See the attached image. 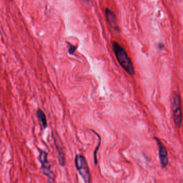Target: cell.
Wrapping results in <instances>:
<instances>
[{"mask_svg":"<svg viewBox=\"0 0 183 183\" xmlns=\"http://www.w3.org/2000/svg\"><path fill=\"white\" fill-rule=\"evenodd\" d=\"M37 117L39 121L42 124V125L44 128H46L47 127V122L46 119V115L42 110L39 109L37 111Z\"/></svg>","mask_w":183,"mask_h":183,"instance_id":"obj_7","label":"cell"},{"mask_svg":"<svg viewBox=\"0 0 183 183\" xmlns=\"http://www.w3.org/2000/svg\"><path fill=\"white\" fill-rule=\"evenodd\" d=\"M105 14L106 17V20L110 26L114 29L115 31L117 32H120V29L118 25L117 21L116 19V16L115 14L109 8H106L105 11Z\"/></svg>","mask_w":183,"mask_h":183,"instance_id":"obj_6","label":"cell"},{"mask_svg":"<svg viewBox=\"0 0 183 183\" xmlns=\"http://www.w3.org/2000/svg\"><path fill=\"white\" fill-rule=\"evenodd\" d=\"M48 154L44 150H40L39 161L41 164V168L44 175L46 176L48 179V182H52L53 178V173L52 171L51 166L47 159Z\"/></svg>","mask_w":183,"mask_h":183,"instance_id":"obj_4","label":"cell"},{"mask_svg":"<svg viewBox=\"0 0 183 183\" xmlns=\"http://www.w3.org/2000/svg\"><path fill=\"white\" fill-rule=\"evenodd\" d=\"M92 132H94V133H95L97 135V136L98 137H99V143H98V144L97 147H96V148L95 149V150L94 151V162L95 163L96 165L97 164V151L99 149V148L100 146V144H101V138H100V136H99V134L98 133H97L96 132H95L94 131H92Z\"/></svg>","mask_w":183,"mask_h":183,"instance_id":"obj_8","label":"cell"},{"mask_svg":"<svg viewBox=\"0 0 183 183\" xmlns=\"http://www.w3.org/2000/svg\"><path fill=\"white\" fill-rule=\"evenodd\" d=\"M172 109L173 119L176 126L180 127L182 125V112L180 94L178 92H174L172 95Z\"/></svg>","mask_w":183,"mask_h":183,"instance_id":"obj_3","label":"cell"},{"mask_svg":"<svg viewBox=\"0 0 183 183\" xmlns=\"http://www.w3.org/2000/svg\"><path fill=\"white\" fill-rule=\"evenodd\" d=\"M67 44L68 45V53H69V54L70 55H73L74 52L77 48L76 46H74L73 44H72L70 43H67Z\"/></svg>","mask_w":183,"mask_h":183,"instance_id":"obj_9","label":"cell"},{"mask_svg":"<svg viewBox=\"0 0 183 183\" xmlns=\"http://www.w3.org/2000/svg\"><path fill=\"white\" fill-rule=\"evenodd\" d=\"M75 164L77 171L85 183H90L92 180L91 173L88 163L84 156L77 154L75 158Z\"/></svg>","mask_w":183,"mask_h":183,"instance_id":"obj_2","label":"cell"},{"mask_svg":"<svg viewBox=\"0 0 183 183\" xmlns=\"http://www.w3.org/2000/svg\"><path fill=\"white\" fill-rule=\"evenodd\" d=\"M112 49L118 61L124 69L129 75L134 74V69L132 61L129 58L127 52L116 41L112 43Z\"/></svg>","mask_w":183,"mask_h":183,"instance_id":"obj_1","label":"cell"},{"mask_svg":"<svg viewBox=\"0 0 183 183\" xmlns=\"http://www.w3.org/2000/svg\"><path fill=\"white\" fill-rule=\"evenodd\" d=\"M156 142L158 143V146L159 148V158L161 162L162 167L165 168L168 164V154L166 148L161 141L157 138H155Z\"/></svg>","mask_w":183,"mask_h":183,"instance_id":"obj_5","label":"cell"}]
</instances>
